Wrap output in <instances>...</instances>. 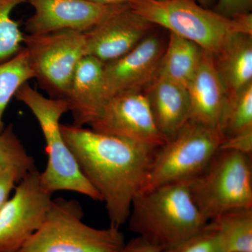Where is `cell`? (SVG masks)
Wrapping results in <instances>:
<instances>
[{
    "label": "cell",
    "instance_id": "6da1fadb",
    "mask_svg": "<svg viewBox=\"0 0 252 252\" xmlns=\"http://www.w3.org/2000/svg\"><path fill=\"white\" fill-rule=\"evenodd\" d=\"M61 129L81 172L105 205L109 226L120 229L143 190L157 148L84 127L61 124Z\"/></svg>",
    "mask_w": 252,
    "mask_h": 252
},
{
    "label": "cell",
    "instance_id": "44dd1931",
    "mask_svg": "<svg viewBox=\"0 0 252 252\" xmlns=\"http://www.w3.org/2000/svg\"><path fill=\"white\" fill-rule=\"evenodd\" d=\"M252 129V83L227 98L220 130L224 138Z\"/></svg>",
    "mask_w": 252,
    "mask_h": 252
},
{
    "label": "cell",
    "instance_id": "9c48e42d",
    "mask_svg": "<svg viewBox=\"0 0 252 252\" xmlns=\"http://www.w3.org/2000/svg\"><path fill=\"white\" fill-rule=\"evenodd\" d=\"M53 199V193L41 185L40 172L35 168L28 172L0 211V252L22 248L40 228Z\"/></svg>",
    "mask_w": 252,
    "mask_h": 252
},
{
    "label": "cell",
    "instance_id": "f1b7e54d",
    "mask_svg": "<svg viewBox=\"0 0 252 252\" xmlns=\"http://www.w3.org/2000/svg\"><path fill=\"white\" fill-rule=\"evenodd\" d=\"M90 1L105 4H129L138 0H90Z\"/></svg>",
    "mask_w": 252,
    "mask_h": 252
},
{
    "label": "cell",
    "instance_id": "7c38bea8",
    "mask_svg": "<svg viewBox=\"0 0 252 252\" xmlns=\"http://www.w3.org/2000/svg\"><path fill=\"white\" fill-rule=\"evenodd\" d=\"M164 49L160 39L149 34L130 52L105 63L103 85L106 100L147 87L158 75Z\"/></svg>",
    "mask_w": 252,
    "mask_h": 252
},
{
    "label": "cell",
    "instance_id": "7402d4cb",
    "mask_svg": "<svg viewBox=\"0 0 252 252\" xmlns=\"http://www.w3.org/2000/svg\"><path fill=\"white\" fill-rule=\"evenodd\" d=\"M23 2L26 0H0V61L11 59L23 49L25 34L11 14Z\"/></svg>",
    "mask_w": 252,
    "mask_h": 252
},
{
    "label": "cell",
    "instance_id": "7a4b0ae2",
    "mask_svg": "<svg viewBox=\"0 0 252 252\" xmlns=\"http://www.w3.org/2000/svg\"><path fill=\"white\" fill-rule=\"evenodd\" d=\"M129 228L162 250L193 236L208 223L194 203L187 182L159 186L132 202Z\"/></svg>",
    "mask_w": 252,
    "mask_h": 252
},
{
    "label": "cell",
    "instance_id": "30bf717a",
    "mask_svg": "<svg viewBox=\"0 0 252 252\" xmlns=\"http://www.w3.org/2000/svg\"><path fill=\"white\" fill-rule=\"evenodd\" d=\"M90 126L96 132L154 148L167 140L158 128L147 95L141 91L109 98Z\"/></svg>",
    "mask_w": 252,
    "mask_h": 252
},
{
    "label": "cell",
    "instance_id": "5bb4252c",
    "mask_svg": "<svg viewBox=\"0 0 252 252\" xmlns=\"http://www.w3.org/2000/svg\"><path fill=\"white\" fill-rule=\"evenodd\" d=\"M104 64L89 56L83 58L78 64L64 98L72 115V125L90 126L107 102L104 93Z\"/></svg>",
    "mask_w": 252,
    "mask_h": 252
},
{
    "label": "cell",
    "instance_id": "5b68a950",
    "mask_svg": "<svg viewBox=\"0 0 252 252\" xmlns=\"http://www.w3.org/2000/svg\"><path fill=\"white\" fill-rule=\"evenodd\" d=\"M76 200L53 199L40 228L17 252H117L126 243L119 228H96L83 221Z\"/></svg>",
    "mask_w": 252,
    "mask_h": 252
},
{
    "label": "cell",
    "instance_id": "83f0119b",
    "mask_svg": "<svg viewBox=\"0 0 252 252\" xmlns=\"http://www.w3.org/2000/svg\"><path fill=\"white\" fill-rule=\"evenodd\" d=\"M162 249L142 237L137 236L126 242L117 252H162Z\"/></svg>",
    "mask_w": 252,
    "mask_h": 252
},
{
    "label": "cell",
    "instance_id": "f546056e",
    "mask_svg": "<svg viewBox=\"0 0 252 252\" xmlns=\"http://www.w3.org/2000/svg\"><path fill=\"white\" fill-rule=\"evenodd\" d=\"M199 4L204 6V7L208 9L209 6H211L213 4L215 0H195Z\"/></svg>",
    "mask_w": 252,
    "mask_h": 252
},
{
    "label": "cell",
    "instance_id": "52a82bcc",
    "mask_svg": "<svg viewBox=\"0 0 252 252\" xmlns=\"http://www.w3.org/2000/svg\"><path fill=\"white\" fill-rule=\"evenodd\" d=\"M223 140L219 129L189 121L156 150L142 192L196 177L220 150Z\"/></svg>",
    "mask_w": 252,
    "mask_h": 252
},
{
    "label": "cell",
    "instance_id": "cb8c5ba5",
    "mask_svg": "<svg viewBox=\"0 0 252 252\" xmlns=\"http://www.w3.org/2000/svg\"><path fill=\"white\" fill-rule=\"evenodd\" d=\"M162 252H224L216 230L210 223L198 233Z\"/></svg>",
    "mask_w": 252,
    "mask_h": 252
},
{
    "label": "cell",
    "instance_id": "4fadbf2b",
    "mask_svg": "<svg viewBox=\"0 0 252 252\" xmlns=\"http://www.w3.org/2000/svg\"><path fill=\"white\" fill-rule=\"evenodd\" d=\"M153 26L127 4L84 32L86 54L104 64L112 62L133 49L149 35Z\"/></svg>",
    "mask_w": 252,
    "mask_h": 252
},
{
    "label": "cell",
    "instance_id": "603a6c76",
    "mask_svg": "<svg viewBox=\"0 0 252 252\" xmlns=\"http://www.w3.org/2000/svg\"><path fill=\"white\" fill-rule=\"evenodd\" d=\"M12 167L31 170L36 168L35 161L28 153L10 124L0 133V173Z\"/></svg>",
    "mask_w": 252,
    "mask_h": 252
},
{
    "label": "cell",
    "instance_id": "d4e9b609",
    "mask_svg": "<svg viewBox=\"0 0 252 252\" xmlns=\"http://www.w3.org/2000/svg\"><path fill=\"white\" fill-rule=\"evenodd\" d=\"M29 172L21 167H12L0 173V211L9 200L11 191Z\"/></svg>",
    "mask_w": 252,
    "mask_h": 252
},
{
    "label": "cell",
    "instance_id": "ac0fdd59",
    "mask_svg": "<svg viewBox=\"0 0 252 252\" xmlns=\"http://www.w3.org/2000/svg\"><path fill=\"white\" fill-rule=\"evenodd\" d=\"M203 52L193 41L170 32L158 74L187 87L198 70Z\"/></svg>",
    "mask_w": 252,
    "mask_h": 252
},
{
    "label": "cell",
    "instance_id": "3957f363",
    "mask_svg": "<svg viewBox=\"0 0 252 252\" xmlns=\"http://www.w3.org/2000/svg\"><path fill=\"white\" fill-rule=\"evenodd\" d=\"M128 5L154 26L193 41L213 56L237 34H252L251 14L226 18L193 0H138Z\"/></svg>",
    "mask_w": 252,
    "mask_h": 252
},
{
    "label": "cell",
    "instance_id": "8fae6325",
    "mask_svg": "<svg viewBox=\"0 0 252 252\" xmlns=\"http://www.w3.org/2000/svg\"><path fill=\"white\" fill-rule=\"evenodd\" d=\"M34 13L26 21L29 34L55 32H85L95 27L127 4H105L90 0H26Z\"/></svg>",
    "mask_w": 252,
    "mask_h": 252
},
{
    "label": "cell",
    "instance_id": "484cf974",
    "mask_svg": "<svg viewBox=\"0 0 252 252\" xmlns=\"http://www.w3.org/2000/svg\"><path fill=\"white\" fill-rule=\"evenodd\" d=\"M252 0H219L215 11L229 18L251 14Z\"/></svg>",
    "mask_w": 252,
    "mask_h": 252
},
{
    "label": "cell",
    "instance_id": "d6986e66",
    "mask_svg": "<svg viewBox=\"0 0 252 252\" xmlns=\"http://www.w3.org/2000/svg\"><path fill=\"white\" fill-rule=\"evenodd\" d=\"M224 252H252V208L224 212L210 220Z\"/></svg>",
    "mask_w": 252,
    "mask_h": 252
},
{
    "label": "cell",
    "instance_id": "ffe728a7",
    "mask_svg": "<svg viewBox=\"0 0 252 252\" xmlns=\"http://www.w3.org/2000/svg\"><path fill=\"white\" fill-rule=\"evenodd\" d=\"M34 78L26 49L0 63V133L4 129L3 117L11 98L18 89Z\"/></svg>",
    "mask_w": 252,
    "mask_h": 252
},
{
    "label": "cell",
    "instance_id": "277c9868",
    "mask_svg": "<svg viewBox=\"0 0 252 252\" xmlns=\"http://www.w3.org/2000/svg\"><path fill=\"white\" fill-rule=\"evenodd\" d=\"M15 96L36 118L45 140L48 160L46 168L40 172L42 187L51 193L76 192L101 201L99 194L81 172L61 132L60 121L68 112L65 99L46 97L28 83L18 89Z\"/></svg>",
    "mask_w": 252,
    "mask_h": 252
},
{
    "label": "cell",
    "instance_id": "e0dca14e",
    "mask_svg": "<svg viewBox=\"0 0 252 252\" xmlns=\"http://www.w3.org/2000/svg\"><path fill=\"white\" fill-rule=\"evenodd\" d=\"M214 59L227 98L252 83V34L233 36Z\"/></svg>",
    "mask_w": 252,
    "mask_h": 252
},
{
    "label": "cell",
    "instance_id": "9a60e30c",
    "mask_svg": "<svg viewBox=\"0 0 252 252\" xmlns=\"http://www.w3.org/2000/svg\"><path fill=\"white\" fill-rule=\"evenodd\" d=\"M187 88L190 121L220 130L227 94L212 54L204 51L198 70Z\"/></svg>",
    "mask_w": 252,
    "mask_h": 252
},
{
    "label": "cell",
    "instance_id": "2e32d148",
    "mask_svg": "<svg viewBox=\"0 0 252 252\" xmlns=\"http://www.w3.org/2000/svg\"><path fill=\"white\" fill-rule=\"evenodd\" d=\"M147 88L146 95L158 128L168 140L190 121L187 88L158 74Z\"/></svg>",
    "mask_w": 252,
    "mask_h": 252
},
{
    "label": "cell",
    "instance_id": "8992f818",
    "mask_svg": "<svg viewBox=\"0 0 252 252\" xmlns=\"http://www.w3.org/2000/svg\"><path fill=\"white\" fill-rule=\"evenodd\" d=\"M252 157L220 149L188 181L194 203L207 222L231 210L252 208Z\"/></svg>",
    "mask_w": 252,
    "mask_h": 252
},
{
    "label": "cell",
    "instance_id": "4316f807",
    "mask_svg": "<svg viewBox=\"0 0 252 252\" xmlns=\"http://www.w3.org/2000/svg\"><path fill=\"white\" fill-rule=\"evenodd\" d=\"M220 149L234 151L252 157V129L225 137Z\"/></svg>",
    "mask_w": 252,
    "mask_h": 252
},
{
    "label": "cell",
    "instance_id": "ba28073f",
    "mask_svg": "<svg viewBox=\"0 0 252 252\" xmlns=\"http://www.w3.org/2000/svg\"><path fill=\"white\" fill-rule=\"evenodd\" d=\"M23 44L34 78L50 97L64 99L78 64L87 56L84 32L63 31L28 34Z\"/></svg>",
    "mask_w": 252,
    "mask_h": 252
}]
</instances>
